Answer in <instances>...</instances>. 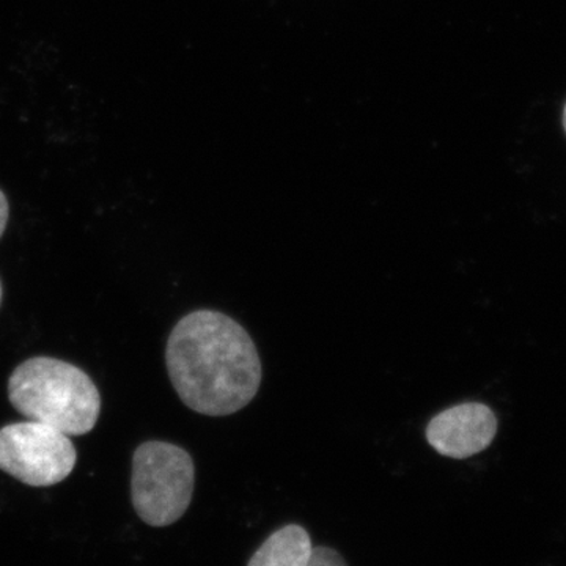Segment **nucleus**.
<instances>
[{
    "instance_id": "0eeeda50",
    "label": "nucleus",
    "mask_w": 566,
    "mask_h": 566,
    "mask_svg": "<svg viewBox=\"0 0 566 566\" xmlns=\"http://www.w3.org/2000/svg\"><path fill=\"white\" fill-rule=\"evenodd\" d=\"M308 566H349L338 551L329 546H316Z\"/></svg>"
},
{
    "instance_id": "7ed1b4c3",
    "label": "nucleus",
    "mask_w": 566,
    "mask_h": 566,
    "mask_svg": "<svg viewBox=\"0 0 566 566\" xmlns=\"http://www.w3.org/2000/svg\"><path fill=\"white\" fill-rule=\"evenodd\" d=\"M193 483L196 465L181 447L148 441L134 452L133 505L148 526L167 527L180 521L191 505Z\"/></svg>"
},
{
    "instance_id": "39448f33",
    "label": "nucleus",
    "mask_w": 566,
    "mask_h": 566,
    "mask_svg": "<svg viewBox=\"0 0 566 566\" xmlns=\"http://www.w3.org/2000/svg\"><path fill=\"white\" fill-rule=\"evenodd\" d=\"M497 424L490 406L471 401L439 412L427 424L424 434L439 455L465 460L493 444Z\"/></svg>"
},
{
    "instance_id": "f257e3e1",
    "label": "nucleus",
    "mask_w": 566,
    "mask_h": 566,
    "mask_svg": "<svg viewBox=\"0 0 566 566\" xmlns=\"http://www.w3.org/2000/svg\"><path fill=\"white\" fill-rule=\"evenodd\" d=\"M166 364L182 403L202 416L241 411L262 385V360L251 335L221 312L182 316L167 340Z\"/></svg>"
},
{
    "instance_id": "f03ea898",
    "label": "nucleus",
    "mask_w": 566,
    "mask_h": 566,
    "mask_svg": "<svg viewBox=\"0 0 566 566\" xmlns=\"http://www.w3.org/2000/svg\"><path fill=\"white\" fill-rule=\"evenodd\" d=\"M9 398L20 415L66 436L91 433L102 412V395L91 376L54 357H31L18 365Z\"/></svg>"
},
{
    "instance_id": "20e7f679",
    "label": "nucleus",
    "mask_w": 566,
    "mask_h": 566,
    "mask_svg": "<svg viewBox=\"0 0 566 566\" xmlns=\"http://www.w3.org/2000/svg\"><path fill=\"white\" fill-rule=\"evenodd\" d=\"M76 461V447L57 428L36 420L0 428V471L24 485H57Z\"/></svg>"
},
{
    "instance_id": "1a4fd4ad",
    "label": "nucleus",
    "mask_w": 566,
    "mask_h": 566,
    "mask_svg": "<svg viewBox=\"0 0 566 566\" xmlns=\"http://www.w3.org/2000/svg\"><path fill=\"white\" fill-rule=\"evenodd\" d=\"M0 304H2V283H0Z\"/></svg>"
},
{
    "instance_id": "6e6552de",
    "label": "nucleus",
    "mask_w": 566,
    "mask_h": 566,
    "mask_svg": "<svg viewBox=\"0 0 566 566\" xmlns=\"http://www.w3.org/2000/svg\"><path fill=\"white\" fill-rule=\"evenodd\" d=\"M9 218H10L9 199H7L6 193H3L2 189H0V238H2L3 232H6L7 223H9Z\"/></svg>"
},
{
    "instance_id": "9d476101",
    "label": "nucleus",
    "mask_w": 566,
    "mask_h": 566,
    "mask_svg": "<svg viewBox=\"0 0 566 566\" xmlns=\"http://www.w3.org/2000/svg\"><path fill=\"white\" fill-rule=\"evenodd\" d=\"M564 126H565V132H566V106H565V111H564Z\"/></svg>"
},
{
    "instance_id": "423d86ee",
    "label": "nucleus",
    "mask_w": 566,
    "mask_h": 566,
    "mask_svg": "<svg viewBox=\"0 0 566 566\" xmlns=\"http://www.w3.org/2000/svg\"><path fill=\"white\" fill-rule=\"evenodd\" d=\"M314 543L300 524H289L273 532L252 554L248 566H308Z\"/></svg>"
}]
</instances>
